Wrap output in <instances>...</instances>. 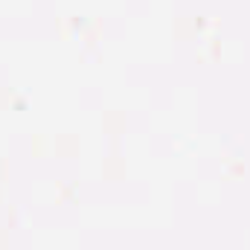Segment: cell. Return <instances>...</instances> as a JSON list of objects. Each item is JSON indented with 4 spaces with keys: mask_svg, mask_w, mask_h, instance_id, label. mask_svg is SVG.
Wrapping results in <instances>:
<instances>
[]
</instances>
